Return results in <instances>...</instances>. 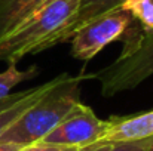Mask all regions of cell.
I'll return each mask as SVG.
<instances>
[{
  "label": "cell",
  "instance_id": "cell-1",
  "mask_svg": "<svg viewBox=\"0 0 153 151\" xmlns=\"http://www.w3.org/2000/svg\"><path fill=\"white\" fill-rule=\"evenodd\" d=\"M92 77V74H80L76 77L67 73L59 74L58 82L51 89L3 132L0 142L27 147L42 141L68 111L80 102V83Z\"/></svg>",
  "mask_w": 153,
  "mask_h": 151
},
{
  "label": "cell",
  "instance_id": "cell-2",
  "mask_svg": "<svg viewBox=\"0 0 153 151\" xmlns=\"http://www.w3.org/2000/svg\"><path fill=\"white\" fill-rule=\"evenodd\" d=\"M80 0H46L0 40V61L18 62L58 31L76 12Z\"/></svg>",
  "mask_w": 153,
  "mask_h": 151
},
{
  "label": "cell",
  "instance_id": "cell-3",
  "mask_svg": "<svg viewBox=\"0 0 153 151\" xmlns=\"http://www.w3.org/2000/svg\"><path fill=\"white\" fill-rule=\"evenodd\" d=\"M102 96L131 91L153 76V30H137L123 42L120 55L92 74Z\"/></svg>",
  "mask_w": 153,
  "mask_h": 151
},
{
  "label": "cell",
  "instance_id": "cell-4",
  "mask_svg": "<svg viewBox=\"0 0 153 151\" xmlns=\"http://www.w3.org/2000/svg\"><path fill=\"white\" fill-rule=\"evenodd\" d=\"M141 28V27H140ZM138 28L137 21L122 7L102 13L77 30L70 39L71 55L83 62L91 61L100 50L116 40H126Z\"/></svg>",
  "mask_w": 153,
  "mask_h": 151
},
{
  "label": "cell",
  "instance_id": "cell-5",
  "mask_svg": "<svg viewBox=\"0 0 153 151\" xmlns=\"http://www.w3.org/2000/svg\"><path fill=\"white\" fill-rule=\"evenodd\" d=\"M107 127L108 120L98 119L89 107L77 102L42 141L48 144L83 148L98 142Z\"/></svg>",
  "mask_w": 153,
  "mask_h": 151
},
{
  "label": "cell",
  "instance_id": "cell-6",
  "mask_svg": "<svg viewBox=\"0 0 153 151\" xmlns=\"http://www.w3.org/2000/svg\"><path fill=\"white\" fill-rule=\"evenodd\" d=\"M123 1L125 0H80L76 12L70 16V19H67L65 24L58 31H55L37 49V53L49 49V48H53L56 45L68 42L77 33V30L80 27H83L85 24L91 22L92 19L101 16L102 13H107L110 10L120 7L123 4Z\"/></svg>",
  "mask_w": 153,
  "mask_h": 151
},
{
  "label": "cell",
  "instance_id": "cell-7",
  "mask_svg": "<svg viewBox=\"0 0 153 151\" xmlns=\"http://www.w3.org/2000/svg\"><path fill=\"white\" fill-rule=\"evenodd\" d=\"M153 136V110L128 117H111L101 144H114L125 141H138Z\"/></svg>",
  "mask_w": 153,
  "mask_h": 151
},
{
  "label": "cell",
  "instance_id": "cell-8",
  "mask_svg": "<svg viewBox=\"0 0 153 151\" xmlns=\"http://www.w3.org/2000/svg\"><path fill=\"white\" fill-rule=\"evenodd\" d=\"M46 0H0V40Z\"/></svg>",
  "mask_w": 153,
  "mask_h": 151
},
{
  "label": "cell",
  "instance_id": "cell-9",
  "mask_svg": "<svg viewBox=\"0 0 153 151\" xmlns=\"http://www.w3.org/2000/svg\"><path fill=\"white\" fill-rule=\"evenodd\" d=\"M58 79H59V76L55 77V79H52V80H49V82H46V83H43V85H40V86L27 89V91L24 92V95L16 101V102H13V104L9 105L7 108L1 110V111H0V136L3 135V132H4L25 110H28L40 96H43L52 86L58 82Z\"/></svg>",
  "mask_w": 153,
  "mask_h": 151
},
{
  "label": "cell",
  "instance_id": "cell-10",
  "mask_svg": "<svg viewBox=\"0 0 153 151\" xmlns=\"http://www.w3.org/2000/svg\"><path fill=\"white\" fill-rule=\"evenodd\" d=\"M39 74V68L36 65L27 68V70H19L16 67V62H10L9 67L0 73V99L6 98L10 95V91L22 82L31 80Z\"/></svg>",
  "mask_w": 153,
  "mask_h": 151
},
{
  "label": "cell",
  "instance_id": "cell-11",
  "mask_svg": "<svg viewBox=\"0 0 153 151\" xmlns=\"http://www.w3.org/2000/svg\"><path fill=\"white\" fill-rule=\"evenodd\" d=\"M120 7L132 15L143 31L153 30V0H125Z\"/></svg>",
  "mask_w": 153,
  "mask_h": 151
},
{
  "label": "cell",
  "instance_id": "cell-12",
  "mask_svg": "<svg viewBox=\"0 0 153 151\" xmlns=\"http://www.w3.org/2000/svg\"><path fill=\"white\" fill-rule=\"evenodd\" d=\"M149 141H150V138L138 139V141L114 142L110 145V148L107 151H149Z\"/></svg>",
  "mask_w": 153,
  "mask_h": 151
},
{
  "label": "cell",
  "instance_id": "cell-13",
  "mask_svg": "<svg viewBox=\"0 0 153 151\" xmlns=\"http://www.w3.org/2000/svg\"><path fill=\"white\" fill-rule=\"evenodd\" d=\"M76 147H67V145H56V144H48L43 141L30 144L27 147H22L19 151H77Z\"/></svg>",
  "mask_w": 153,
  "mask_h": 151
},
{
  "label": "cell",
  "instance_id": "cell-14",
  "mask_svg": "<svg viewBox=\"0 0 153 151\" xmlns=\"http://www.w3.org/2000/svg\"><path fill=\"white\" fill-rule=\"evenodd\" d=\"M24 92H25V91L18 92V94H10L9 96H6V98L0 99V111H1V110H4V108H7L9 105H12L13 102H16V101H18L21 96H22V95H24Z\"/></svg>",
  "mask_w": 153,
  "mask_h": 151
},
{
  "label": "cell",
  "instance_id": "cell-15",
  "mask_svg": "<svg viewBox=\"0 0 153 151\" xmlns=\"http://www.w3.org/2000/svg\"><path fill=\"white\" fill-rule=\"evenodd\" d=\"M111 144H101V142H95L92 145H88V147H83V148H79L77 151H107L110 148Z\"/></svg>",
  "mask_w": 153,
  "mask_h": 151
},
{
  "label": "cell",
  "instance_id": "cell-16",
  "mask_svg": "<svg viewBox=\"0 0 153 151\" xmlns=\"http://www.w3.org/2000/svg\"><path fill=\"white\" fill-rule=\"evenodd\" d=\"M22 148L21 145L16 144H9V142H0V151H19Z\"/></svg>",
  "mask_w": 153,
  "mask_h": 151
},
{
  "label": "cell",
  "instance_id": "cell-17",
  "mask_svg": "<svg viewBox=\"0 0 153 151\" xmlns=\"http://www.w3.org/2000/svg\"><path fill=\"white\" fill-rule=\"evenodd\" d=\"M149 151H153V136L150 138V141H149Z\"/></svg>",
  "mask_w": 153,
  "mask_h": 151
}]
</instances>
